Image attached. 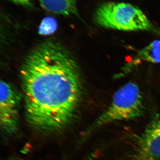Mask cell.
I'll return each instance as SVG.
<instances>
[{
	"mask_svg": "<svg viewBox=\"0 0 160 160\" xmlns=\"http://www.w3.org/2000/svg\"><path fill=\"white\" fill-rule=\"evenodd\" d=\"M15 3L24 6H28L31 4L32 0H11Z\"/></svg>",
	"mask_w": 160,
	"mask_h": 160,
	"instance_id": "9c48e42d",
	"label": "cell"
},
{
	"mask_svg": "<svg viewBox=\"0 0 160 160\" xmlns=\"http://www.w3.org/2000/svg\"><path fill=\"white\" fill-rule=\"evenodd\" d=\"M132 160H160V118L149 122L138 136Z\"/></svg>",
	"mask_w": 160,
	"mask_h": 160,
	"instance_id": "5b68a950",
	"label": "cell"
},
{
	"mask_svg": "<svg viewBox=\"0 0 160 160\" xmlns=\"http://www.w3.org/2000/svg\"><path fill=\"white\" fill-rule=\"evenodd\" d=\"M46 11L55 14L70 15L77 14L76 0H39Z\"/></svg>",
	"mask_w": 160,
	"mask_h": 160,
	"instance_id": "8992f818",
	"label": "cell"
},
{
	"mask_svg": "<svg viewBox=\"0 0 160 160\" xmlns=\"http://www.w3.org/2000/svg\"><path fill=\"white\" fill-rule=\"evenodd\" d=\"M98 25L123 31L152 30L154 29L146 14L130 3L106 2L100 5L94 14Z\"/></svg>",
	"mask_w": 160,
	"mask_h": 160,
	"instance_id": "7a4b0ae2",
	"label": "cell"
},
{
	"mask_svg": "<svg viewBox=\"0 0 160 160\" xmlns=\"http://www.w3.org/2000/svg\"><path fill=\"white\" fill-rule=\"evenodd\" d=\"M144 109L139 87L136 83L129 82L115 92L109 107L95 121L88 132L110 123L140 117Z\"/></svg>",
	"mask_w": 160,
	"mask_h": 160,
	"instance_id": "3957f363",
	"label": "cell"
},
{
	"mask_svg": "<svg viewBox=\"0 0 160 160\" xmlns=\"http://www.w3.org/2000/svg\"><path fill=\"white\" fill-rule=\"evenodd\" d=\"M21 72L29 126L45 134L69 126L82 92L79 69L69 51L55 41H46L29 53Z\"/></svg>",
	"mask_w": 160,
	"mask_h": 160,
	"instance_id": "6da1fadb",
	"label": "cell"
},
{
	"mask_svg": "<svg viewBox=\"0 0 160 160\" xmlns=\"http://www.w3.org/2000/svg\"><path fill=\"white\" fill-rule=\"evenodd\" d=\"M57 24L56 21L52 18H45L43 20L39 29L40 33L42 34H47L55 31Z\"/></svg>",
	"mask_w": 160,
	"mask_h": 160,
	"instance_id": "ba28073f",
	"label": "cell"
},
{
	"mask_svg": "<svg viewBox=\"0 0 160 160\" xmlns=\"http://www.w3.org/2000/svg\"><path fill=\"white\" fill-rule=\"evenodd\" d=\"M0 95L1 129L6 134H13L18 128L21 97L13 86L4 81L0 83Z\"/></svg>",
	"mask_w": 160,
	"mask_h": 160,
	"instance_id": "277c9868",
	"label": "cell"
},
{
	"mask_svg": "<svg viewBox=\"0 0 160 160\" xmlns=\"http://www.w3.org/2000/svg\"><path fill=\"white\" fill-rule=\"evenodd\" d=\"M140 61L160 63V40H155L139 50L132 65L138 64Z\"/></svg>",
	"mask_w": 160,
	"mask_h": 160,
	"instance_id": "52a82bcc",
	"label": "cell"
},
{
	"mask_svg": "<svg viewBox=\"0 0 160 160\" xmlns=\"http://www.w3.org/2000/svg\"><path fill=\"white\" fill-rule=\"evenodd\" d=\"M7 160H19L17 159L11 158V159H8Z\"/></svg>",
	"mask_w": 160,
	"mask_h": 160,
	"instance_id": "30bf717a",
	"label": "cell"
}]
</instances>
